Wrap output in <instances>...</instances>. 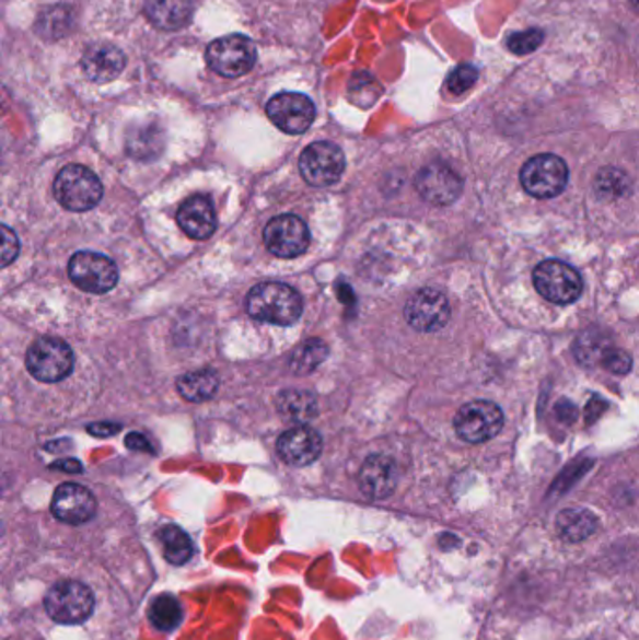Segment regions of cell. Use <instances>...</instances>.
Wrapping results in <instances>:
<instances>
[{
    "label": "cell",
    "mask_w": 639,
    "mask_h": 640,
    "mask_svg": "<svg viewBox=\"0 0 639 640\" xmlns=\"http://www.w3.org/2000/svg\"><path fill=\"white\" fill-rule=\"evenodd\" d=\"M246 307L255 321L291 326L302 315V298L293 287L278 281L255 284L246 298Z\"/></svg>",
    "instance_id": "obj_1"
},
{
    "label": "cell",
    "mask_w": 639,
    "mask_h": 640,
    "mask_svg": "<svg viewBox=\"0 0 639 640\" xmlns=\"http://www.w3.org/2000/svg\"><path fill=\"white\" fill-rule=\"evenodd\" d=\"M57 201L70 212H86L102 201L104 186L98 176L85 165H66L53 186Z\"/></svg>",
    "instance_id": "obj_2"
},
{
    "label": "cell",
    "mask_w": 639,
    "mask_h": 640,
    "mask_svg": "<svg viewBox=\"0 0 639 640\" xmlns=\"http://www.w3.org/2000/svg\"><path fill=\"white\" fill-rule=\"evenodd\" d=\"M257 49L248 36L229 34L218 38L207 47V65L222 78H241L254 70Z\"/></svg>",
    "instance_id": "obj_3"
},
{
    "label": "cell",
    "mask_w": 639,
    "mask_h": 640,
    "mask_svg": "<svg viewBox=\"0 0 639 640\" xmlns=\"http://www.w3.org/2000/svg\"><path fill=\"white\" fill-rule=\"evenodd\" d=\"M46 610L57 624L78 626L91 618L94 610V594L83 582H57L47 592Z\"/></svg>",
    "instance_id": "obj_4"
},
{
    "label": "cell",
    "mask_w": 639,
    "mask_h": 640,
    "mask_svg": "<svg viewBox=\"0 0 639 640\" xmlns=\"http://www.w3.org/2000/svg\"><path fill=\"white\" fill-rule=\"evenodd\" d=\"M26 368L36 381H65L73 369L72 349L59 337H39L26 352Z\"/></svg>",
    "instance_id": "obj_5"
},
{
    "label": "cell",
    "mask_w": 639,
    "mask_h": 640,
    "mask_svg": "<svg viewBox=\"0 0 639 640\" xmlns=\"http://www.w3.org/2000/svg\"><path fill=\"white\" fill-rule=\"evenodd\" d=\"M520 181L528 195L536 199H551L567 188V163L559 155H535L523 165Z\"/></svg>",
    "instance_id": "obj_6"
},
{
    "label": "cell",
    "mask_w": 639,
    "mask_h": 640,
    "mask_svg": "<svg viewBox=\"0 0 639 640\" xmlns=\"http://www.w3.org/2000/svg\"><path fill=\"white\" fill-rule=\"evenodd\" d=\"M533 283L536 291L551 304H572L583 291L580 274L561 260H544L536 266Z\"/></svg>",
    "instance_id": "obj_7"
},
{
    "label": "cell",
    "mask_w": 639,
    "mask_h": 640,
    "mask_svg": "<svg viewBox=\"0 0 639 640\" xmlns=\"http://www.w3.org/2000/svg\"><path fill=\"white\" fill-rule=\"evenodd\" d=\"M301 175L314 188H328L339 181L346 168L344 152L333 142H312L301 155Z\"/></svg>",
    "instance_id": "obj_8"
},
{
    "label": "cell",
    "mask_w": 639,
    "mask_h": 640,
    "mask_svg": "<svg viewBox=\"0 0 639 640\" xmlns=\"http://www.w3.org/2000/svg\"><path fill=\"white\" fill-rule=\"evenodd\" d=\"M502 426H504L502 410L499 405L491 402L467 403L457 410L454 418L457 437L470 444H480L493 439L501 433Z\"/></svg>",
    "instance_id": "obj_9"
},
{
    "label": "cell",
    "mask_w": 639,
    "mask_h": 640,
    "mask_svg": "<svg viewBox=\"0 0 639 640\" xmlns=\"http://www.w3.org/2000/svg\"><path fill=\"white\" fill-rule=\"evenodd\" d=\"M68 274L81 291L104 294L118 281L117 265L102 253L79 252L73 255Z\"/></svg>",
    "instance_id": "obj_10"
},
{
    "label": "cell",
    "mask_w": 639,
    "mask_h": 640,
    "mask_svg": "<svg viewBox=\"0 0 639 640\" xmlns=\"http://www.w3.org/2000/svg\"><path fill=\"white\" fill-rule=\"evenodd\" d=\"M268 252L280 259L301 257L310 247V231L304 221L293 213H283L270 220L263 233Z\"/></svg>",
    "instance_id": "obj_11"
},
{
    "label": "cell",
    "mask_w": 639,
    "mask_h": 640,
    "mask_svg": "<svg viewBox=\"0 0 639 640\" xmlns=\"http://www.w3.org/2000/svg\"><path fill=\"white\" fill-rule=\"evenodd\" d=\"M267 115L281 131L301 136L314 124L315 105L310 97L299 92H280L270 97Z\"/></svg>",
    "instance_id": "obj_12"
},
{
    "label": "cell",
    "mask_w": 639,
    "mask_h": 640,
    "mask_svg": "<svg viewBox=\"0 0 639 640\" xmlns=\"http://www.w3.org/2000/svg\"><path fill=\"white\" fill-rule=\"evenodd\" d=\"M405 318L417 331H439L451 321V305L443 292L435 289H420L405 305Z\"/></svg>",
    "instance_id": "obj_13"
},
{
    "label": "cell",
    "mask_w": 639,
    "mask_h": 640,
    "mask_svg": "<svg viewBox=\"0 0 639 640\" xmlns=\"http://www.w3.org/2000/svg\"><path fill=\"white\" fill-rule=\"evenodd\" d=\"M415 184H417L418 194L422 195L426 201L439 207L452 205L462 194V178L456 175L454 168L444 163L426 165L418 173Z\"/></svg>",
    "instance_id": "obj_14"
},
{
    "label": "cell",
    "mask_w": 639,
    "mask_h": 640,
    "mask_svg": "<svg viewBox=\"0 0 639 640\" xmlns=\"http://www.w3.org/2000/svg\"><path fill=\"white\" fill-rule=\"evenodd\" d=\"M51 511L66 524H83L96 513V500L86 487L62 484L53 497Z\"/></svg>",
    "instance_id": "obj_15"
},
{
    "label": "cell",
    "mask_w": 639,
    "mask_h": 640,
    "mask_svg": "<svg viewBox=\"0 0 639 640\" xmlns=\"http://www.w3.org/2000/svg\"><path fill=\"white\" fill-rule=\"evenodd\" d=\"M276 447L288 465L306 466L320 457L323 439L312 427L297 426L281 434Z\"/></svg>",
    "instance_id": "obj_16"
},
{
    "label": "cell",
    "mask_w": 639,
    "mask_h": 640,
    "mask_svg": "<svg viewBox=\"0 0 639 640\" xmlns=\"http://www.w3.org/2000/svg\"><path fill=\"white\" fill-rule=\"evenodd\" d=\"M81 68L94 83H109L126 68V55L112 44H92L81 59Z\"/></svg>",
    "instance_id": "obj_17"
},
{
    "label": "cell",
    "mask_w": 639,
    "mask_h": 640,
    "mask_svg": "<svg viewBox=\"0 0 639 640\" xmlns=\"http://www.w3.org/2000/svg\"><path fill=\"white\" fill-rule=\"evenodd\" d=\"M359 484L365 497L383 500L398 486V468L385 455H372L362 465Z\"/></svg>",
    "instance_id": "obj_18"
},
{
    "label": "cell",
    "mask_w": 639,
    "mask_h": 640,
    "mask_svg": "<svg viewBox=\"0 0 639 640\" xmlns=\"http://www.w3.org/2000/svg\"><path fill=\"white\" fill-rule=\"evenodd\" d=\"M176 221L189 238H210L216 231L214 205L207 195H194L181 207Z\"/></svg>",
    "instance_id": "obj_19"
},
{
    "label": "cell",
    "mask_w": 639,
    "mask_h": 640,
    "mask_svg": "<svg viewBox=\"0 0 639 640\" xmlns=\"http://www.w3.org/2000/svg\"><path fill=\"white\" fill-rule=\"evenodd\" d=\"M165 147V133L156 120L133 124L126 136V150L133 160L151 162L162 154Z\"/></svg>",
    "instance_id": "obj_20"
},
{
    "label": "cell",
    "mask_w": 639,
    "mask_h": 640,
    "mask_svg": "<svg viewBox=\"0 0 639 640\" xmlns=\"http://www.w3.org/2000/svg\"><path fill=\"white\" fill-rule=\"evenodd\" d=\"M144 15L160 31H178L191 21V0H147Z\"/></svg>",
    "instance_id": "obj_21"
},
{
    "label": "cell",
    "mask_w": 639,
    "mask_h": 640,
    "mask_svg": "<svg viewBox=\"0 0 639 640\" xmlns=\"http://www.w3.org/2000/svg\"><path fill=\"white\" fill-rule=\"evenodd\" d=\"M278 410L291 423H307L317 416V399L306 389H286L278 395Z\"/></svg>",
    "instance_id": "obj_22"
},
{
    "label": "cell",
    "mask_w": 639,
    "mask_h": 640,
    "mask_svg": "<svg viewBox=\"0 0 639 640\" xmlns=\"http://www.w3.org/2000/svg\"><path fill=\"white\" fill-rule=\"evenodd\" d=\"M218 386H220V379L214 371H209V369L186 373L176 381L178 394L183 395L186 402L191 403L209 402L218 392Z\"/></svg>",
    "instance_id": "obj_23"
},
{
    "label": "cell",
    "mask_w": 639,
    "mask_h": 640,
    "mask_svg": "<svg viewBox=\"0 0 639 640\" xmlns=\"http://www.w3.org/2000/svg\"><path fill=\"white\" fill-rule=\"evenodd\" d=\"M557 531L567 542H583L596 531V519L588 510H565L557 517Z\"/></svg>",
    "instance_id": "obj_24"
},
{
    "label": "cell",
    "mask_w": 639,
    "mask_h": 640,
    "mask_svg": "<svg viewBox=\"0 0 639 640\" xmlns=\"http://www.w3.org/2000/svg\"><path fill=\"white\" fill-rule=\"evenodd\" d=\"M609 349H614L612 337L599 328H589L576 339L574 354L578 362L594 365V363L602 362V358L607 354Z\"/></svg>",
    "instance_id": "obj_25"
},
{
    "label": "cell",
    "mask_w": 639,
    "mask_h": 640,
    "mask_svg": "<svg viewBox=\"0 0 639 640\" xmlns=\"http://www.w3.org/2000/svg\"><path fill=\"white\" fill-rule=\"evenodd\" d=\"M158 537L162 542L163 555L173 566H183V563L188 562L189 558L194 557L191 539L183 528H178L175 524L163 526Z\"/></svg>",
    "instance_id": "obj_26"
},
{
    "label": "cell",
    "mask_w": 639,
    "mask_h": 640,
    "mask_svg": "<svg viewBox=\"0 0 639 640\" xmlns=\"http://www.w3.org/2000/svg\"><path fill=\"white\" fill-rule=\"evenodd\" d=\"M73 13L68 7H53L42 12L36 23L39 36L46 39L65 38L72 31Z\"/></svg>",
    "instance_id": "obj_27"
},
{
    "label": "cell",
    "mask_w": 639,
    "mask_h": 640,
    "mask_svg": "<svg viewBox=\"0 0 639 640\" xmlns=\"http://www.w3.org/2000/svg\"><path fill=\"white\" fill-rule=\"evenodd\" d=\"M149 618L158 631H173L183 621V607L173 595H158L149 608Z\"/></svg>",
    "instance_id": "obj_28"
},
{
    "label": "cell",
    "mask_w": 639,
    "mask_h": 640,
    "mask_svg": "<svg viewBox=\"0 0 639 640\" xmlns=\"http://www.w3.org/2000/svg\"><path fill=\"white\" fill-rule=\"evenodd\" d=\"M326 356H328V347L321 339H310L291 356V371L297 375H307L315 371L320 363L325 362Z\"/></svg>",
    "instance_id": "obj_29"
},
{
    "label": "cell",
    "mask_w": 639,
    "mask_h": 640,
    "mask_svg": "<svg viewBox=\"0 0 639 640\" xmlns=\"http://www.w3.org/2000/svg\"><path fill=\"white\" fill-rule=\"evenodd\" d=\"M542 39H544L542 31L528 28L523 33L510 34L509 39H507V47L514 55H528V53H533L541 47Z\"/></svg>",
    "instance_id": "obj_30"
},
{
    "label": "cell",
    "mask_w": 639,
    "mask_h": 640,
    "mask_svg": "<svg viewBox=\"0 0 639 640\" xmlns=\"http://www.w3.org/2000/svg\"><path fill=\"white\" fill-rule=\"evenodd\" d=\"M478 70L475 66L462 65L457 66L456 70L452 71L446 81V86L452 94H464L469 91L473 84L477 83Z\"/></svg>",
    "instance_id": "obj_31"
},
{
    "label": "cell",
    "mask_w": 639,
    "mask_h": 640,
    "mask_svg": "<svg viewBox=\"0 0 639 640\" xmlns=\"http://www.w3.org/2000/svg\"><path fill=\"white\" fill-rule=\"evenodd\" d=\"M20 238L8 225L0 223V268H7L20 255Z\"/></svg>",
    "instance_id": "obj_32"
},
{
    "label": "cell",
    "mask_w": 639,
    "mask_h": 640,
    "mask_svg": "<svg viewBox=\"0 0 639 640\" xmlns=\"http://www.w3.org/2000/svg\"><path fill=\"white\" fill-rule=\"evenodd\" d=\"M627 176L623 175L617 168H604L601 176H599L596 186L604 194H623L625 191L623 186H627Z\"/></svg>",
    "instance_id": "obj_33"
},
{
    "label": "cell",
    "mask_w": 639,
    "mask_h": 640,
    "mask_svg": "<svg viewBox=\"0 0 639 640\" xmlns=\"http://www.w3.org/2000/svg\"><path fill=\"white\" fill-rule=\"evenodd\" d=\"M602 363L612 373H615V375H627V373H630V369H632V358H630V354H627L625 350L615 349V347L614 349L607 350V354L602 358Z\"/></svg>",
    "instance_id": "obj_34"
},
{
    "label": "cell",
    "mask_w": 639,
    "mask_h": 640,
    "mask_svg": "<svg viewBox=\"0 0 639 640\" xmlns=\"http://www.w3.org/2000/svg\"><path fill=\"white\" fill-rule=\"evenodd\" d=\"M126 446L130 447V450H136V452H147L152 453L151 442L149 439L141 433H130L126 437Z\"/></svg>",
    "instance_id": "obj_35"
},
{
    "label": "cell",
    "mask_w": 639,
    "mask_h": 640,
    "mask_svg": "<svg viewBox=\"0 0 639 640\" xmlns=\"http://www.w3.org/2000/svg\"><path fill=\"white\" fill-rule=\"evenodd\" d=\"M86 431L98 439H105V437L117 434L120 431V426L118 423H91L86 427Z\"/></svg>",
    "instance_id": "obj_36"
},
{
    "label": "cell",
    "mask_w": 639,
    "mask_h": 640,
    "mask_svg": "<svg viewBox=\"0 0 639 640\" xmlns=\"http://www.w3.org/2000/svg\"><path fill=\"white\" fill-rule=\"evenodd\" d=\"M51 468H60V470H65V473H81V468H83V466H81V463H79V461L75 459H66V461H59V463H53Z\"/></svg>",
    "instance_id": "obj_37"
},
{
    "label": "cell",
    "mask_w": 639,
    "mask_h": 640,
    "mask_svg": "<svg viewBox=\"0 0 639 640\" xmlns=\"http://www.w3.org/2000/svg\"><path fill=\"white\" fill-rule=\"evenodd\" d=\"M12 105V94L4 84H0V117H4Z\"/></svg>",
    "instance_id": "obj_38"
}]
</instances>
